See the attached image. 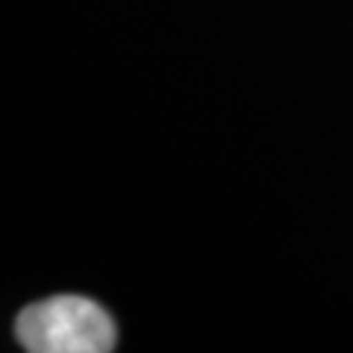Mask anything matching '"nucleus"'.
<instances>
[{
    "label": "nucleus",
    "mask_w": 353,
    "mask_h": 353,
    "mask_svg": "<svg viewBox=\"0 0 353 353\" xmlns=\"http://www.w3.org/2000/svg\"><path fill=\"white\" fill-rule=\"evenodd\" d=\"M15 336L30 353H109L118 339L106 309L80 294L27 306L15 321Z\"/></svg>",
    "instance_id": "1"
}]
</instances>
